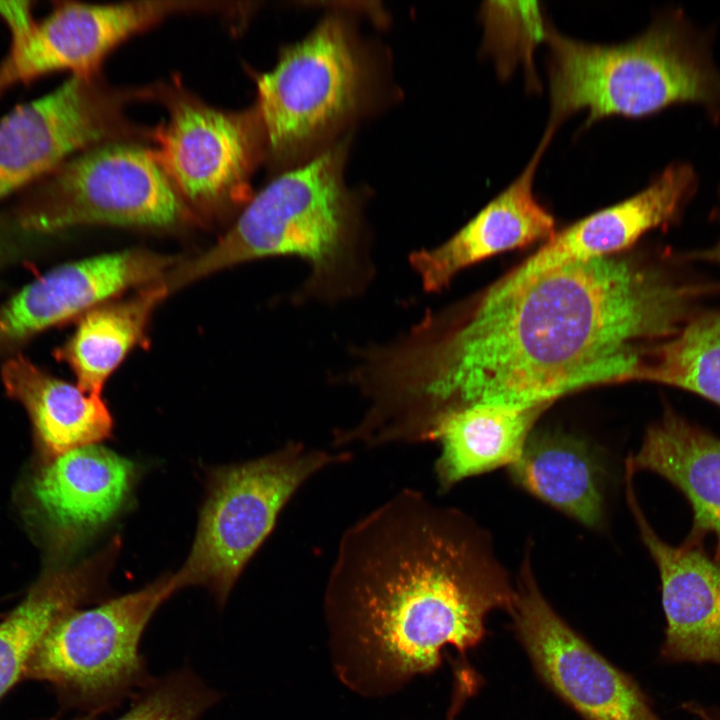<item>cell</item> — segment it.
Here are the masks:
<instances>
[{"label": "cell", "mask_w": 720, "mask_h": 720, "mask_svg": "<svg viewBox=\"0 0 720 720\" xmlns=\"http://www.w3.org/2000/svg\"><path fill=\"white\" fill-rule=\"evenodd\" d=\"M176 592L173 575H165L95 607L66 612L37 646L22 679L50 683L65 708L97 716L114 710L152 679L140 641Z\"/></svg>", "instance_id": "obj_6"}, {"label": "cell", "mask_w": 720, "mask_h": 720, "mask_svg": "<svg viewBox=\"0 0 720 720\" xmlns=\"http://www.w3.org/2000/svg\"><path fill=\"white\" fill-rule=\"evenodd\" d=\"M110 563L99 554L83 566L48 574L0 623V698L19 680L37 646L66 612L99 596Z\"/></svg>", "instance_id": "obj_22"}, {"label": "cell", "mask_w": 720, "mask_h": 720, "mask_svg": "<svg viewBox=\"0 0 720 720\" xmlns=\"http://www.w3.org/2000/svg\"><path fill=\"white\" fill-rule=\"evenodd\" d=\"M175 259L129 249L61 265L0 307V349L85 313L131 287L162 280Z\"/></svg>", "instance_id": "obj_13"}, {"label": "cell", "mask_w": 720, "mask_h": 720, "mask_svg": "<svg viewBox=\"0 0 720 720\" xmlns=\"http://www.w3.org/2000/svg\"><path fill=\"white\" fill-rule=\"evenodd\" d=\"M549 137L547 134L543 139L521 175L454 236L436 248L410 256L425 290L440 291L471 264L554 235L552 215L532 192L534 173Z\"/></svg>", "instance_id": "obj_16"}, {"label": "cell", "mask_w": 720, "mask_h": 720, "mask_svg": "<svg viewBox=\"0 0 720 720\" xmlns=\"http://www.w3.org/2000/svg\"><path fill=\"white\" fill-rule=\"evenodd\" d=\"M552 120L586 108L588 122L618 114L643 117L673 105L703 107L720 120V72L712 32L697 29L681 9L658 18L640 36L614 46L552 33Z\"/></svg>", "instance_id": "obj_3"}, {"label": "cell", "mask_w": 720, "mask_h": 720, "mask_svg": "<svg viewBox=\"0 0 720 720\" xmlns=\"http://www.w3.org/2000/svg\"><path fill=\"white\" fill-rule=\"evenodd\" d=\"M169 113L152 131L154 155L182 201L215 210L249 197L265 139L257 108L216 109L176 86L150 91Z\"/></svg>", "instance_id": "obj_8"}, {"label": "cell", "mask_w": 720, "mask_h": 720, "mask_svg": "<svg viewBox=\"0 0 720 720\" xmlns=\"http://www.w3.org/2000/svg\"><path fill=\"white\" fill-rule=\"evenodd\" d=\"M134 464L103 446L69 450L51 459L35 477L34 499L50 522L73 536L105 526L128 501Z\"/></svg>", "instance_id": "obj_18"}, {"label": "cell", "mask_w": 720, "mask_h": 720, "mask_svg": "<svg viewBox=\"0 0 720 720\" xmlns=\"http://www.w3.org/2000/svg\"><path fill=\"white\" fill-rule=\"evenodd\" d=\"M631 380L678 388L720 408V308L700 310L676 334L646 347Z\"/></svg>", "instance_id": "obj_24"}, {"label": "cell", "mask_w": 720, "mask_h": 720, "mask_svg": "<svg viewBox=\"0 0 720 720\" xmlns=\"http://www.w3.org/2000/svg\"><path fill=\"white\" fill-rule=\"evenodd\" d=\"M684 708L689 713L695 715L698 720H720V711H714L698 703H686Z\"/></svg>", "instance_id": "obj_27"}, {"label": "cell", "mask_w": 720, "mask_h": 720, "mask_svg": "<svg viewBox=\"0 0 720 720\" xmlns=\"http://www.w3.org/2000/svg\"><path fill=\"white\" fill-rule=\"evenodd\" d=\"M353 214L342 180V153L329 150L266 185L231 229L198 257L164 277L169 293L252 259L297 256L311 275L306 290H336L354 267Z\"/></svg>", "instance_id": "obj_4"}, {"label": "cell", "mask_w": 720, "mask_h": 720, "mask_svg": "<svg viewBox=\"0 0 720 720\" xmlns=\"http://www.w3.org/2000/svg\"><path fill=\"white\" fill-rule=\"evenodd\" d=\"M168 294L160 280L127 299L105 301L82 315L71 338L56 351L82 391L101 395L106 380L141 340L152 312Z\"/></svg>", "instance_id": "obj_23"}, {"label": "cell", "mask_w": 720, "mask_h": 720, "mask_svg": "<svg viewBox=\"0 0 720 720\" xmlns=\"http://www.w3.org/2000/svg\"><path fill=\"white\" fill-rule=\"evenodd\" d=\"M617 254L499 280L449 321L423 320L393 348L394 382L419 408L443 413L548 406L630 381L642 351L676 334L720 283L698 278L671 250Z\"/></svg>", "instance_id": "obj_1"}, {"label": "cell", "mask_w": 720, "mask_h": 720, "mask_svg": "<svg viewBox=\"0 0 720 720\" xmlns=\"http://www.w3.org/2000/svg\"><path fill=\"white\" fill-rule=\"evenodd\" d=\"M28 4L0 2V16L12 35L0 65V92L52 72L95 74L104 57L135 33L169 15L210 10L208 3L187 1L71 2L37 21Z\"/></svg>", "instance_id": "obj_12"}, {"label": "cell", "mask_w": 720, "mask_h": 720, "mask_svg": "<svg viewBox=\"0 0 720 720\" xmlns=\"http://www.w3.org/2000/svg\"><path fill=\"white\" fill-rule=\"evenodd\" d=\"M130 93L97 77L72 75L62 85L22 104L0 120V198L43 177L93 146L138 138L124 106Z\"/></svg>", "instance_id": "obj_10"}, {"label": "cell", "mask_w": 720, "mask_h": 720, "mask_svg": "<svg viewBox=\"0 0 720 720\" xmlns=\"http://www.w3.org/2000/svg\"><path fill=\"white\" fill-rule=\"evenodd\" d=\"M547 406L474 403L444 413L432 440L440 443L435 472L441 489L520 456L539 414Z\"/></svg>", "instance_id": "obj_19"}, {"label": "cell", "mask_w": 720, "mask_h": 720, "mask_svg": "<svg viewBox=\"0 0 720 720\" xmlns=\"http://www.w3.org/2000/svg\"><path fill=\"white\" fill-rule=\"evenodd\" d=\"M627 473L628 503L661 581L666 626L660 656L669 663L720 666V563L704 545L662 540L638 505L633 474Z\"/></svg>", "instance_id": "obj_14"}, {"label": "cell", "mask_w": 720, "mask_h": 720, "mask_svg": "<svg viewBox=\"0 0 720 720\" xmlns=\"http://www.w3.org/2000/svg\"><path fill=\"white\" fill-rule=\"evenodd\" d=\"M350 456L290 442L257 459L210 471L190 553L173 574L178 591L204 587L222 607L295 492Z\"/></svg>", "instance_id": "obj_5"}, {"label": "cell", "mask_w": 720, "mask_h": 720, "mask_svg": "<svg viewBox=\"0 0 720 720\" xmlns=\"http://www.w3.org/2000/svg\"><path fill=\"white\" fill-rule=\"evenodd\" d=\"M509 467L513 480L535 497L586 526L600 523L603 473L582 439L562 432L530 433Z\"/></svg>", "instance_id": "obj_21"}, {"label": "cell", "mask_w": 720, "mask_h": 720, "mask_svg": "<svg viewBox=\"0 0 720 720\" xmlns=\"http://www.w3.org/2000/svg\"><path fill=\"white\" fill-rule=\"evenodd\" d=\"M515 588L478 532L453 509L405 488L348 527L323 597L331 665L366 698L435 672L443 651L464 658L488 614Z\"/></svg>", "instance_id": "obj_2"}, {"label": "cell", "mask_w": 720, "mask_h": 720, "mask_svg": "<svg viewBox=\"0 0 720 720\" xmlns=\"http://www.w3.org/2000/svg\"><path fill=\"white\" fill-rule=\"evenodd\" d=\"M185 216L153 150L113 141L76 154L47 176L22 224L36 232L90 224L162 227Z\"/></svg>", "instance_id": "obj_7"}, {"label": "cell", "mask_w": 720, "mask_h": 720, "mask_svg": "<svg viewBox=\"0 0 720 720\" xmlns=\"http://www.w3.org/2000/svg\"><path fill=\"white\" fill-rule=\"evenodd\" d=\"M698 184L689 163L673 162L634 196L554 233L500 280L515 283L565 263L617 254L648 231L678 223Z\"/></svg>", "instance_id": "obj_15"}, {"label": "cell", "mask_w": 720, "mask_h": 720, "mask_svg": "<svg viewBox=\"0 0 720 720\" xmlns=\"http://www.w3.org/2000/svg\"><path fill=\"white\" fill-rule=\"evenodd\" d=\"M221 694L190 668L152 679L132 698L129 709L115 720H197Z\"/></svg>", "instance_id": "obj_25"}, {"label": "cell", "mask_w": 720, "mask_h": 720, "mask_svg": "<svg viewBox=\"0 0 720 720\" xmlns=\"http://www.w3.org/2000/svg\"><path fill=\"white\" fill-rule=\"evenodd\" d=\"M98 716L93 714H83L81 716H78L76 718L70 719V720H97ZM58 720V719H53Z\"/></svg>", "instance_id": "obj_28"}, {"label": "cell", "mask_w": 720, "mask_h": 720, "mask_svg": "<svg viewBox=\"0 0 720 720\" xmlns=\"http://www.w3.org/2000/svg\"><path fill=\"white\" fill-rule=\"evenodd\" d=\"M508 612L512 630L539 679L583 720H662L637 681L552 608L528 560Z\"/></svg>", "instance_id": "obj_11"}, {"label": "cell", "mask_w": 720, "mask_h": 720, "mask_svg": "<svg viewBox=\"0 0 720 720\" xmlns=\"http://www.w3.org/2000/svg\"><path fill=\"white\" fill-rule=\"evenodd\" d=\"M360 83V63L344 24L326 18L257 80L267 149L288 157L307 147L354 108Z\"/></svg>", "instance_id": "obj_9"}, {"label": "cell", "mask_w": 720, "mask_h": 720, "mask_svg": "<svg viewBox=\"0 0 720 720\" xmlns=\"http://www.w3.org/2000/svg\"><path fill=\"white\" fill-rule=\"evenodd\" d=\"M2 380L8 394L28 411L51 458L111 436L114 422L101 395L87 394L20 355L5 363Z\"/></svg>", "instance_id": "obj_20"}, {"label": "cell", "mask_w": 720, "mask_h": 720, "mask_svg": "<svg viewBox=\"0 0 720 720\" xmlns=\"http://www.w3.org/2000/svg\"><path fill=\"white\" fill-rule=\"evenodd\" d=\"M627 465L661 476L685 497L692 526L684 541L704 545L713 536L720 563V437L666 406Z\"/></svg>", "instance_id": "obj_17"}, {"label": "cell", "mask_w": 720, "mask_h": 720, "mask_svg": "<svg viewBox=\"0 0 720 720\" xmlns=\"http://www.w3.org/2000/svg\"><path fill=\"white\" fill-rule=\"evenodd\" d=\"M719 204L713 212V218L720 221V186H719ZM686 257L691 260H701L720 266V238L711 247L696 250L685 254Z\"/></svg>", "instance_id": "obj_26"}]
</instances>
